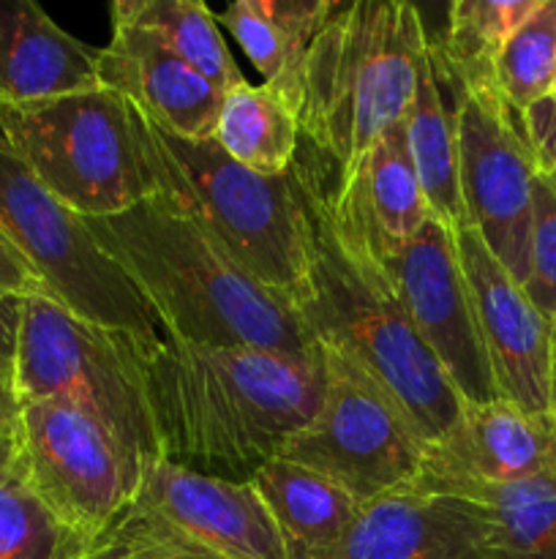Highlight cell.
Returning a JSON list of instances; mask_svg holds the SVG:
<instances>
[{
	"label": "cell",
	"mask_w": 556,
	"mask_h": 559,
	"mask_svg": "<svg viewBox=\"0 0 556 559\" xmlns=\"http://www.w3.org/2000/svg\"><path fill=\"white\" fill-rule=\"evenodd\" d=\"M322 369L319 407L278 459L325 475L358 506L409 489L423 467L425 448L401 409L330 349H322Z\"/></svg>",
	"instance_id": "9c48e42d"
},
{
	"label": "cell",
	"mask_w": 556,
	"mask_h": 559,
	"mask_svg": "<svg viewBox=\"0 0 556 559\" xmlns=\"http://www.w3.org/2000/svg\"><path fill=\"white\" fill-rule=\"evenodd\" d=\"M316 559H491L483 513L450 495L401 489L360 506L347 533Z\"/></svg>",
	"instance_id": "e0dca14e"
},
{
	"label": "cell",
	"mask_w": 556,
	"mask_h": 559,
	"mask_svg": "<svg viewBox=\"0 0 556 559\" xmlns=\"http://www.w3.org/2000/svg\"><path fill=\"white\" fill-rule=\"evenodd\" d=\"M456 93L458 175L469 227L478 229L491 254L523 284L529 273L537 164L523 134L521 112H516L488 82H456Z\"/></svg>",
	"instance_id": "8fae6325"
},
{
	"label": "cell",
	"mask_w": 556,
	"mask_h": 559,
	"mask_svg": "<svg viewBox=\"0 0 556 559\" xmlns=\"http://www.w3.org/2000/svg\"><path fill=\"white\" fill-rule=\"evenodd\" d=\"M382 267L409 322L439 360L461 402L499 399L450 229L428 218L409 246L382 262Z\"/></svg>",
	"instance_id": "7c38bea8"
},
{
	"label": "cell",
	"mask_w": 556,
	"mask_h": 559,
	"mask_svg": "<svg viewBox=\"0 0 556 559\" xmlns=\"http://www.w3.org/2000/svg\"><path fill=\"white\" fill-rule=\"evenodd\" d=\"M523 289L548 322L556 320V180L534 175L529 273Z\"/></svg>",
	"instance_id": "f546056e"
},
{
	"label": "cell",
	"mask_w": 556,
	"mask_h": 559,
	"mask_svg": "<svg viewBox=\"0 0 556 559\" xmlns=\"http://www.w3.org/2000/svg\"><path fill=\"white\" fill-rule=\"evenodd\" d=\"M22 311H25V295L9 293L0 287V380L14 388L16 344H20Z\"/></svg>",
	"instance_id": "1f68e13d"
},
{
	"label": "cell",
	"mask_w": 556,
	"mask_h": 559,
	"mask_svg": "<svg viewBox=\"0 0 556 559\" xmlns=\"http://www.w3.org/2000/svg\"><path fill=\"white\" fill-rule=\"evenodd\" d=\"M551 333H554V358H556V320L551 322Z\"/></svg>",
	"instance_id": "d590c367"
},
{
	"label": "cell",
	"mask_w": 556,
	"mask_h": 559,
	"mask_svg": "<svg viewBox=\"0 0 556 559\" xmlns=\"http://www.w3.org/2000/svg\"><path fill=\"white\" fill-rule=\"evenodd\" d=\"M14 440L33 489L85 544L134 500L142 464L93 415L60 402L22 404Z\"/></svg>",
	"instance_id": "30bf717a"
},
{
	"label": "cell",
	"mask_w": 556,
	"mask_h": 559,
	"mask_svg": "<svg viewBox=\"0 0 556 559\" xmlns=\"http://www.w3.org/2000/svg\"><path fill=\"white\" fill-rule=\"evenodd\" d=\"M540 0H456L447 25L431 38L447 74L461 85H494V66L507 38L523 25Z\"/></svg>",
	"instance_id": "4316f807"
},
{
	"label": "cell",
	"mask_w": 556,
	"mask_h": 559,
	"mask_svg": "<svg viewBox=\"0 0 556 559\" xmlns=\"http://www.w3.org/2000/svg\"><path fill=\"white\" fill-rule=\"evenodd\" d=\"M98 49L65 33L33 0H0V104L98 87Z\"/></svg>",
	"instance_id": "d6986e66"
},
{
	"label": "cell",
	"mask_w": 556,
	"mask_h": 559,
	"mask_svg": "<svg viewBox=\"0 0 556 559\" xmlns=\"http://www.w3.org/2000/svg\"><path fill=\"white\" fill-rule=\"evenodd\" d=\"M431 33L403 0L336 3L311 44L300 87V134L336 164L333 194L358 180L382 134L401 123Z\"/></svg>",
	"instance_id": "277c9868"
},
{
	"label": "cell",
	"mask_w": 556,
	"mask_h": 559,
	"mask_svg": "<svg viewBox=\"0 0 556 559\" xmlns=\"http://www.w3.org/2000/svg\"><path fill=\"white\" fill-rule=\"evenodd\" d=\"M87 559H223L205 546L194 544L178 530L129 506L98 540H93Z\"/></svg>",
	"instance_id": "f1b7e54d"
},
{
	"label": "cell",
	"mask_w": 556,
	"mask_h": 559,
	"mask_svg": "<svg viewBox=\"0 0 556 559\" xmlns=\"http://www.w3.org/2000/svg\"><path fill=\"white\" fill-rule=\"evenodd\" d=\"M85 222L134 282L167 338L322 358L292 300L240 267L167 197L153 194L118 216Z\"/></svg>",
	"instance_id": "7a4b0ae2"
},
{
	"label": "cell",
	"mask_w": 556,
	"mask_h": 559,
	"mask_svg": "<svg viewBox=\"0 0 556 559\" xmlns=\"http://www.w3.org/2000/svg\"><path fill=\"white\" fill-rule=\"evenodd\" d=\"M129 333L93 325L47 295H27L16 344L14 393L22 404L60 402L93 415L136 459H158L145 358Z\"/></svg>",
	"instance_id": "52a82bcc"
},
{
	"label": "cell",
	"mask_w": 556,
	"mask_h": 559,
	"mask_svg": "<svg viewBox=\"0 0 556 559\" xmlns=\"http://www.w3.org/2000/svg\"><path fill=\"white\" fill-rule=\"evenodd\" d=\"M0 287L9 289V293L25 295V298L27 295H47V287L38 278V273L27 265L25 257L9 243L3 233H0Z\"/></svg>",
	"instance_id": "d6a6232c"
},
{
	"label": "cell",
	"mask_w": 556,
	"mask_h": 559,
	"mask_svg": "<svg viewBox=\"0 0 556 559\" xmlns=\"http://www.w3.org/2000/svg\"><path fill=\"white\" fill-rule=\"evenodd\" d=\"M333 9V0H234L216 20L232 33L265 85L283 93L300 112L305 60Z\"/></svg>",
	"instance_id": "44dd1931"
},
{
	"label": "cell",
	"mask_w": 556,
	"mask_h": 559,
	"mask_svg": "<svg viewBox=\"0 0 556 559\" xmlns=\"http://www.w3.org/2000/svg\"><path fill=\"white\" fill-rule=\"evenodd\" d=\"M0 134L16 158L82 218L118 216L156 194L136 109L104 85L0 104Z\"/></svg>",
	"instance_id": "8992f818"
},
{
	"label": "cell",
	"mask_w": 556,
	"mask_h": 559,
	"mask_svg": "<svg viewBox=\"0 0 556 559\" xmlns=\"http://www.w3.org/2000/svg\"><path fill=\"white\" fill-rule=\"evenodd\" d=\"M131 506L223 559H289L276 522L251 484L147 459Z\"/></svg>",
	"instance_id": "5bb4252c"
},
{
	"label": "cell",
	"mask_w": 556,
	"mask_h": 559,
	"mask_svg": "<svg viewBox=\"0 0 556 559\" xmlns=\"http://www.w3.org/2000/svg\"><path fill=\"white\" fill-rule=\"evenodd\" d=\"M314 251L294 298L300 320L322 349L363 371L385 391L428 451L461 418L463 402L439 360L409 322L382 262L349 243L330 211V183L311 189Z\"/></svg>",
	"instance_id": "3957f363"
},
{
	"label": "cell",
	"mask_w": 556,
	"mask_h": 559,
	"mask_svg": "<svg viewBox=\"0 0 556 559\" xmlns=\"http://www.w3.org/2000/svg\"><path fill=\"white\" fill-rule=\"evenodd\" d=\"M109 11L114 20L150 31L164 47L172 49L221 93L245 82L223 41L216 14L200 0H118Z\"/></svg>",
	"instance_id": "d4e9b609"
},
{
	"label": "cell",
	"mask_w": 556,
	"mask_h": 559,
	"mask_svg": "<svg viewBox=\"0 0 556 559\" xmlns=\"http://www.w3.org/2000/svg\"><path fill=\"white\" fill-rule=\"evenodd\" d=\"M98 82L167 134L213 140L223 93L145 27L112 16V38L98 49Z\"/></svg>",
	"instance_id": "2e32d148"
},
{
	"label": "cell",
	"mask_w": 556,
	"mask_h": 559,
	"mask_svg": "<svg viewBox=\"0 0 556 559\" xmlns=\"http://www.w3.org/2000/svg\"><path fill=\"white\" fill-rule=\"evenodd\" d=\"M330 211L338 233L376 262L396 257L434 218L409 162L403 120L374 142L343 194L330 186Z\"/></svg>",
	"instance_id": "ac0fdd59"
},
{
	"label": "cell",
	"mask_w": 556,
	"mask_h": 559,
	"mask_svg": "<svg viewBox=\"0 0 556 559\" xmlns=\"http://www.w3.org/2000/svg\"><path fill=\"white\" fill-rule=\"evenodd\" d=\"M0 233L38 273L47 295L93 325L129 333L145 349L164 331L123 267L93 238L80 213L60 202L0 134Z\"/></svg>",
	"instance_id": "ba28073f"
},
{
	"label": "cell",
	"mask_w": 556,
	"mask_h": 559,
	"mask_svg": "<svg viewBox=\"0 0 556 559\" xmlns=\"http://www.w3.org/2000/svg\"><path fill=\"white\" fill-rule=\"evenodd\" d=\"M556 469V437L548 415L527 413L507 399L469 404L450 435L425 451L409 489L456 495L467 486H501Z\"/></svg>",
	"instance_id": "9a60e30c"
},
{
	"label": "cell",
	"mask_w": 556,
	"mask_h": 559,
	"mask_svg": "<svg viewBox=\"0 0 556 559\" xmlns=\"http://www.w3.org/2000/svg\"><path fill=\"white\" fill-rule=\"evenodd\" d=\"M548 420H551V429H554V437H556V358H554V369H551V393H548Z\"/></svg>",
	"instance_id": "e575fe53"
},
{
	"label": "cell",
	"mask_w": 556,
	"mask_h": 559,
	"mask_svg": "<svg viewBox=\"0 0 556 559\" xmlns=\"http://www.w3.org/2000/svg\"><path fill=\"white\" fill-rule=\"evenodd\" d=\"M494 87L516 112L556 91V0H540L507 38L494 66Z\"/></svg>",
	"instance_id": "83f0119b"
},
{
	"label": "cell",
	"mask_w": 556,
	"mask_h": 559,
	"mask_svg": "<svg viewBox=\"0 0 556 559\" xmlns=\"http://www.w3.org/2000/svg\"><path fill=\"white\" fill-rule=\"evenodd\" d=\"M20 424V399L9 382L0 380V440L11 437Z\"/></svg>",
	"instance_id": "836d02e7"
},
{
	"label": "cell",
	"mask_w": 556,
	"mask_h": 559,
	"mask_svg": "<svg viewBox=\"0 0 556 559\" xmlns=\"http://www.w3.org/2000/svg\"><path fill=\"white\" fill-rule=\"evenodd\" d=\"M90 544L71 533L27 478L14 435L0 440V559H87Z\"/></svg>",
	"instance_id": "484cf974"
},
{
	"label": "cell",
	"mask_w": 556,
	"mask_h": 559,
	"mask_svg": "<svg viewBox=\"0 0 556 559\" xmlns=\"http://www.w3.org/2000/svg\"><path fill=\"white\" fill-rule=\"evenodd\" d=\"M450 497L483 513L491 559H556V469L501 486H467Z\"/></svg>",
	"instance_id": "cb8c5ba5"
},
{
	"label": "cell",
	"mask_w": 556,
	"mask_h": 559,
	"mask_svg": "<svg viewBox=\"0 0 556 559\" xmlns=\"http://www.w3.org/2000/svg\"><path fill=\"white\" fill-rule=\"evenodd\" d=\"M403 140L431 216L450 233L469 227L458 175V93L434 44L420 63L418 87L403 118Z\"/></svg>",
	"instance_id": "ffe728a7"
},
{
	"label": "cell",
	"mask_w": 556,
	"mask_h": 559,
	"mask_svg": "<svg viewBox=\"0 0 556 559\" xmlns=\"http://www.w3.org/2000/svg\"><path fill=\"white\" fill-rule=\"evenodd\" d=\"M145 388L158 459L251 484L314 418L325 369L322 358L164 336L145 358Z\"/></svg>",
	"instance_id": "6da1fadb"
},
{
	"label": "cell",
	"mask_w": 556,
	"mask_h": 559,
	"mask_svg": "<svg viewBox=\"0 0 556 559\" xmlns=\"http://www.w3.org/2000/svg\"><path fill=\"white\" fill-rule=\"evenodd\" d=\"M156 194L189 213L240 267L276 293L303 289L314 251L316 173L294 162L283 175L243 167L216 140H180L136 112Z\"/></svg>",
	"instance_id": "5b68a950"
},
{
	"label": "cell",
	"mask_w": 556,
	"mask_h": 559,
	"mask_svg": "<svg viewBox=\"0 0 556 559\" xmlns=\"http://www.w3.org/2000/svg\"><path fill=\"white\" fill-rule=\"evenodd\" d=\"M521 126L534 164H537V173L556 180V91L529 104L521 112Z\"/></svg>",
	"instance_id": "4dcf8cb0"
},
{
	"label": "cell",
	"mask_w": 556,
	"mask_h": 559,
	"mask_svg": "<svg viewBox=\"0 0 556 559\" xmlns=\"http://www.w3.org/2000/svg\"><path fill=\"white\" fill-rule=\"evenodd\" d=\"M251 486L281 533L289 559H316L338 544L360 506L325 475L273 459L254 475Z\"/></svg>",
	"instance_id": "7402d4cb"
},
{
	"label": "cell",
	"mask_w": 556,
	"mask_h": 559,
	"mask_svg": "<svg viewBox=\"0 0 556 559\" xmlns=\"http://www.w3.org/2000/svg\"><path fill=\"white\" fill-rule=\"evenodd\" d=\"M213 140L254 173L283 175L298 162L300 112L276 87L243 82L223 93Z\"/></svg>",
	"instance_id": "603a6c76"
},
{
	"label": "cell",
	"mask_w": 556,
	"mask_h": 559,
	"mask_svg": "<svg viewBox=\"0 0 556 559\" xmlns=\"http://www.w3.org/2000/svg\"><path fill=\"white\" fill-rule=\"evenodd\" d=\"M472 295L480 338L499 399L527 413L548 415L554 333L523 284L496 260L474 227L452 233Z\"/></svg>",
	"instance_id": "4fadbf2b"
}]
</instances>
